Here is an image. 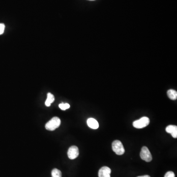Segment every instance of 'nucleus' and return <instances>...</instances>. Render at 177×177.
I'll use <instances>...</instances> for the list:
<instances>
[{
	"label": "nucleus",
	"mask_w": 177,
	"mask_h": 177,
	"mask_svg": "<svg viewBox=\"0 0 177 177\" xmlns=\"http://www.w3.org/2000/svg\"><path fill=\"white\" fill-rule=\"evenodd\" d=\"M5 25L2 23L0 24V35H2L4 33V31H5Z\"/></svg>",
	"instance_id": "14"
},
{
	"label": "nucleus",
	"mask_w": 177,
	"mask_h": 177,
	"mask_svg": "<svg viewBox=\"0 0 177 177\" xmlns=\"http://www.w3.org/2000/svg\"><path fill=\"white\" fill-rule=\"evenodd\" d=\"M61 120L58 117H53L51 120L45 124V128L47 130L53 131L59 127L61 124Z\"/></svg>",
	"instance_id": "1"
},
{
	"label": "nucleus",
	"mask_w": 177,
	"mask_h": 177,
	"mask_svg": "<svg viewBox=\"0 0 177 177\" xmlns=\"http://www.w3.org/2000/svg\"><path fill=\"white\" fill-rule=\"evenodd\" d=\"M150 124V119L147 117H143L139 120H136L133 123V126L136 129H143L148 126Z\"/></svg>",
	"instance_id": "2"
},
{
	"label": "nucleus",
	"mask_w": 177,
	"mask_h": 177,
	"mask_svg": "<svg viewBox=\"0 0 177 177\" xmlns=\"http://www.w3.org/2000/svg\"><path fill=\"white\" fill-rule=\"evenodd\" d=\"M51 175L52 177H62L61 171L56 168H55L54 169L52 170Z\"/></svg>",
	"instance_id": "11"
},
{
	"label": "nucleus",
	"mask_w": 177,
	"mask_h": 177,
	"mask_svg": "<svg viewBox=\"0 0 177 177\" xmlns=\"http://www.w3.org/2000/svg\"><path fill=\"white\" fill-rule=\"evenodd\" d=\"M111 170L108 167L103 166L100 168L98 171L99 177H111Z\"/></svg>",
	"instance_id": "6"
},
{
	"label": "nucleus",
	"mask_w": 177,
	"mask_h": 177,
	"mask_svg": "<svg viewBox=\"0 0 177 177\" xmlns=\"http://www.w3.org/2000/svg\"><path fill=\"white\" fill-rule=\"evenodd\" d=\"M55 100L54 96L51 94L50 92H49L47 94V100H46L45 105L47 107L50 106V105L52 103H53Z\"/></svg>",
	"instance_id": "10"
},
{
	"label": "nucleus",
	"mask_w": 177,
	"mask_h": 177,
	"mask_svg": "<svg viewBox=\"0 0 177 177\" xmlns=\"http://www.w3.org/2000/svg\"><path fill=\"white\" fill-rule=\"evenodd\" d=\"M59 107L62 110H65L70 108V105L68 103H61L60 104Z\"/></svg>",
	"instance_id": "12"
},
{
	"label": "nucleus",
	"mask_w": 177,
	"mask_h": 177,
	"mask_svg": "<svg viewBox=\"0 0 177 177\" xmlns=\"http://www.w3.org/2000/svg\"><path fill=\"white\" fill-rule=\"evenodd\" d=\"M79 149L76 146H72L70 147L68 151V156L70 159H74L79 156Z\"/></svg>",
	"instance_id": "5"
},
{
	"label": "nucleus",
	"mask_w": 177,
	"mask_h": 177,
	"mask_svg": "<svg viewBox=\"0 0 177 177\" xmlns=\"http://www.w3.org/2000/svg\"><path fill=\"white\" fill-rule=\"evenodd\" d=\"M87 124L91 129H97L99 127V124L97 120L94 118H91L87 120Z\"/></svg>",
	"instance_id": "8"
},
{
	"label": "nucleus",
	"mask_w": 177,
	"mask_h": 177,
	"mask_svg": "<svg viewBox=\"0 0 177 177\" xmlns=\"http://www.w3.org/2000/svg\"><path fill=\"white\" fill-rule=\"evenodd\" d=\"M164 177H175V175L172 171H168L165 174Z\"/></svg>",
	"instance_id": "13"
},
{
	"label": "nucleus",
	"mask_w": 177,
	"mask_h": 177,
	"mask_svg": "<svg viewBox=\"0 0 177 177\" xmlns=\"http://www.w3.org/2000/svg\"><path fill=\"white\" fill-rule=\"evenodd\" d=\"M151 177L149 175H144V176H139V177Z\"/></svg>",
	"instance_id": "15"
},
{
	"label": "nucleus",
	"mask_w": 177,
	"mask_h": 177,
	"mask_svg": "<svg viewBox=\"0 0 177 177\" xmlns=\"http://www.w3.org/2000/svg\"><path fill=\"white\" fill-rule=\"evenodd\" d=\"M112 150L118 155H123L124 153V147L122 143L119 140H115L112 143Z\"/></svg>",
	"instance_id": "3"
},
{
	"label": "nucleus",
	"mask_w": 177,
	"mask_h": 177,
	"mask_svg": "<svg viewBox=\"0 0 177 177\" xmlns=\"http://www.w3.org/2000/svg\"><path fill=\"white\" fill-rule=\"evenodd\" d=\"M167 95L170 99L172 100H176L177 98V91L174 90H169L167 91Z\"/></svg>",
	"instance_id": "9"
},
{
	"label": "nucleus",
	"mask_w": 177,
	"mask_h": 177,
	"mask_svg": "<svg viewBox=\"0 0 177 177\" xmlns=\"http://www.w3.org/2000/svg\"><path fill=\"white\" fill-rule=\"evenodd\" d=\"M140 157L143 160L146 162H150L152 161V156L151 153L147 147H142L140 152Z\"/></svg>",
	"instance_id": "4"
},
{
	"label": "nucleus",
	"mask_w": 177,
	"mask_h": 177,
	"mask_svg": "<svg viewBox=\"0 0 177 177\" xmlns=\"http://www.w3.org/2000/svg\"><path fill=\"white\" fill-rule=\"evenodd\" d=\"M91 1H93V0H91Z\"/></svg>",
	"instance_id": "16"
},
{
	"label": "nucleus",
	"mask_w": 177,
	"mask_h": 177,
	"mask_svg": "<svg viewBox=\"0 0 177 177\" xmlns=\"http://www.w3.org/2000/svg\"><path fill=\"white\" fill-rule=\"evenodd\" d=\"M166 132L167 133H170L173 137L176 138L177 137V127L173 125H169L166 128Z\"/></svg>",
	"instance_id": "7"
}]
</instances>
